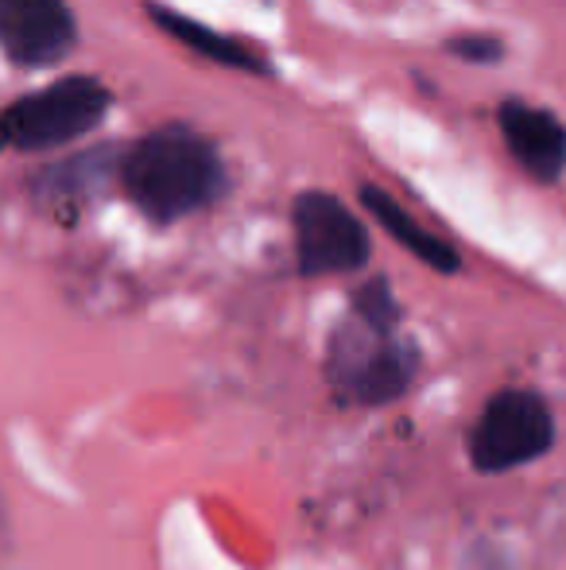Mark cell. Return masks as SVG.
<instances>
[{
	"label": "cell",
	"mask_w": 566,
	"mask_h": 570,
	"mask_svg": "<svg viewBox=\"0 0 566 570\" xmlns=\"http://www.w3.org/2000/svg\"><path fill=\"white\" fill-rule=\"evenodd\" d=\"M446 51L469 62H497L500 55H505V43H500L497 36H458L446 43Z\"/></svg>",
	"instance_id": "11"
},
{
	"label": "cell",
	"mask_w": 566,
	"mask_h": 570,
	"mask_svg": "<svg viewBox=\"0 0 566 570\" xmlns=\"http://www.w3.org/2000/svg\"><path fill=\"white\" fill-rule=\"evenodd\" d=\"M419 350L400 334V303L388 279H369L354 292L349 315L338 323L326 353V381L341 404L385 407L411 389Z\"/></svg>",
	"instance_id": "1"
},
{
	"label": "cell",
	"mask_w": 566,
	"mask_h": 570,
	"mask_svg": "<svg viewBox=\"0 0 566 570\" xmlns=\"http://www.w3.org/2000/svg\"><path fill=\"white\" fill-rule=\"evenodd\" d=\"M552 443L555 420L547 400L532 389H505L485 404L469 431V462L481 473H505L544 458Z\"/></svg>",
	"instance_id": "4"
},
{
	"label": "cell",
	"mask_w": 566,
	"mask_h": 570,
	"mask_svg": "<svg viewBox=\"0 0 566 570\" xmlns=\"http://www.w3.org/2000/svg\"><path fill=\"white\" fill-rule=\"evenodd\" d=\"M101 179H106V159L78 156V159H70L67 167H51L47 175H39L36 195L62 214V210H70V206L90 203V195L101 187Z\"/></svg>",
	"instance_id": "10"
},
{
	"label": "cell",
	"mask_w": 566,
	"mask_h": 570,
	"mask_svg": "<svg viewBox=\"0 0 566 570\" xmlns=\"http://www.w3.org/2000/svg\"><path fill=\"white\" fill-rule=\"evenodd\" d=\"M295 253L302 276H338L369 264V233L322 190L295 198Z\"/></svg>",
	"instance_id": "5"
},
{
	"label": "cell",
	"mask_w": 566,
	"mask_h": 570,
	"mask_svg": "<svg viewBox=\"0 0 566 570\" xmlns=\"http://www.w3.org/2000/svg\"><path fill=\"white\" fill-rule=\"evenodd\" d=\"M151 20L163 23L179 43H187L190 51H198L202 59H214L221 67H234V70H252V75H268V62L265 55H257L249 43L234 36H221V31L206 28V23L190 20V16H179V12H167V8H156L151 4Z\"/></svg>",
	"instance_id": "9"
},
{
	"label": "cell",
	"mask_w": 566,
	"mask_h": 570,
	"mask_svg": "<svg viewBox=\"0 0 566 570\" xmlns=\"http://www.w3.org/2000/svg\"><path fill=\"white\" fill-rule=\"evenodd\" d=\"M121 187L151 222H179L221 195V159L187 125L148 132L121 159Z\"/></svg>",
	"instance_id": "2"
},
{
	"label": "cell",
	"mask_w": 566,
	"mask_h": 570,
	"mask_svg": "<svg viewBox=\"0 0 566 570\" xmlns=\"http://www.w3.org/2000/svg\"><path fill=\"white\" fill-rule=\"evenodd\" d=\"M0 43L16 67H54L75 51L67 0H0Z\"/></svg>",
	"instance_id": "6"
},
{
	"label": "cell",
	"mask_w": 566,
	"mask_h": 570,
	"mask_svg": "<svg viewBox=\"0 0 566 570\" xmlns=\"http://www.w3.org/2000/svg\"><path fill=\"white\" fill-rule=\"evenodd\" d=\"M500 132L516 164L539 183H555L566 171V125L547 109L528 106L520 98H508L500 106Z\"/></svg>",
	"instance_id": "7"
},
{
	"label": "cell",
	"mask_w": 566,
	"mask_h": 570,
	"mask_svg": "<svg viewBox=\"0 0 566 570\" xmlns=\"http://www.w3.org/2000/svg\"><path fill=\"white\" fill-rule=\"evenodd\" d=\"M109 90L93 78H62L8 106L4 144L16 151H51L101 125Z\"/></svg>",
	"instance_id": "3"
},
{
	"label": "cell",
	"mask_w": 566,
	"mask_h": 570,
	"mask_svg": "<svg viewBox=\"0 0 566 570\" xmlns=\"http://www.w3.org/2000/svg\"><path fill=\"white\" fill-rule=\"evenodd\" d=\"M361 203L365 210L373 214V218L380 222L388 233H393L396 240H400L404 248H408L411 256H419V261L427 264V268L435 272H458V253H454L450 245H446L443 237H435V233H427L424 226H416V218H411L408 210H404L400 203H396L388 190L380 187H361Z\"/></svg>",
	"instance_id": "8"
}]
</instances>
